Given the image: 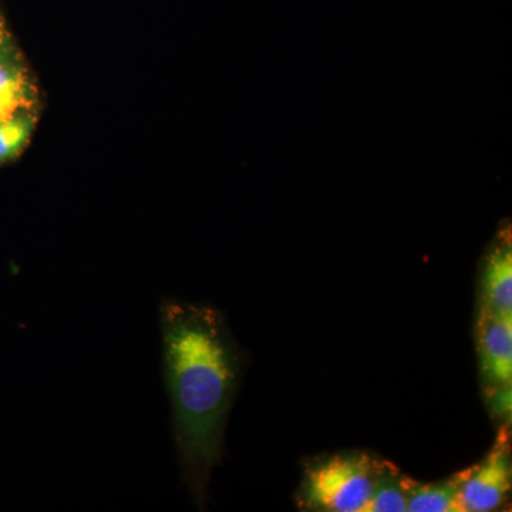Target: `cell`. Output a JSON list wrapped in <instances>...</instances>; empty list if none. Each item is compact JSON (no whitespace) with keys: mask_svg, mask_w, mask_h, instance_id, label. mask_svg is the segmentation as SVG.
I'll return each instance as SVG.
<instances>
[{"mask_svg":"<svg viewBox=\"0 0 512 512\" xmlns=\"http://www.w3.org/2000/svg\"><path fill=\"white\" fill-rule=\"evenodd\" d=\"M165 386L181 473L204 507L220 463L225 423L241 372V357L220 312L164 296L160 303Z\"/></svg>","mask_w":512,"mask_h":512,"instance_id":"1","label":"cell"},{"mask_svg":"<svg viewBox=\"0 0 512 512\" xmlns=\"http://www.w3.org/2000/svg\"><path fill=\"white\" fill-rule=\"evenodd\" d=\"M386 463L365 453L338 454L306 471L302 498L316 511L360 512Z\"/></svg>","mask_w":512,"mask_h":512,"instance_id":"2","label":"cell"},{"mask_svg":"<svg viewBox=\"0 0 512 512\" xmlns=\"http://www.w3.org/2000/svg\"><path fill=\"white\" fill-rule=\"evenodd\" d=\"M463 512H488L505 503L511 490L510 439L503 430L487 457L457 474Z\"/></svg>","mask_w":512,"mask_h":512,"instance_id":"3","label":"cell"},{"mask_svg":"<svg viewBox=\"0 0 512 512\" xmlns=\"http://www.w3.org/2000/svg\"><path fill=\"white\" fill-rule=\"evenodd\" d=\"M478 355L485 382L497 387L512 382V313L488 311L478 318Z\"/></svg>","mask_w":512,"mask_h":512,"instance_id":"4","label":"cell"},{"mask_svg":"<svg viewBox=\"0 0 512 512\" xmlns=\"http://www.w3.org/2000/svg\"><path fill=\"white\" fill-rule=\"evenodd\" d=\"M483 308L512 313V249L510 232L503 235L488 254L484 268Z\"/></svg>","mask_w":512,"mask_h":512,"instance_id":"5","label":"cell"},{"mask_svg":"<svg viewBox=\"0 0 512 512\" xmlns=\"http://www.w3.org/2000/svg\"><path fill=\"white\" fill-rule=\"evenodd\" d=\"M407 511L463 512L458 498L457 474L443 483H416L406 478Z\"/></svg>","mask_w":512,"mask_h":512,"instance_id":"6","label":"cell"},{"mask_svg":"<svg viewBox=\"0 0 512 512\" xmlns=\"http://www.w3.org/2000/svg\"><path fill=\"white\" fill-rule=\"evenodd\" d=\"M406 477H400L396 468L386 464L373 493L360 512H406Z\"/></svg>","mask_w":512,"mask_h":512,"instance_id":"7","label":"cell"},{"mask_svg":"<svg viewBox=\"0 0 512 512\" xmlns=\"http://www.w3.org/2000/svg\"><path fill=\"white\" fill-rule=\"evenodd\" d=\"M35 101L36 90L26 72L0 84V121L25 116L26 111L35 106Z\"/></svg>","mask_w":512,"mask_h":512,"instance_id":"8","label":"cell"},{"mask_svg":"<svg viewBox=\"0 0 512 512\" xmlns=\"http://www.w3.org/2000/svg\"><path fill=\"white\" fill-rule=\"evenodd\" d=\"M33 127L35 119L26 114L18 119L0 121V163L10 160L23 150Z\"/></svg>","mask_w":512,"mask_h":512,"instance_id":"9","label":"cell"},{"mask_svg":"<svg viewBox=\"0 0 512 512\" xmlns=\"http://www.w3.org/2000/svg\"><path fill=\"white\" fill-rule=\"evenodd\" d=\"M493 396L495 413L501 416H510L511 413V386L497 387Z\"/></svg>","mask_w":512,"mask_h":512,"instance_id":"10","label":"cell"},{"mask_svg":"<svg viewBox=\"0 0 512 512\" xmlns=\"http://www.w3.org/2000/svg\"><path fill=\"white\" fill-rule=\"evenodd\" d=\"M10 55H12V52H10L8 30H6L5 23H3L2 18H0V59Z\"/></svg>","mask_w":512,"mask_h":512,"instance_id":"11","label":"cell"}]
</instances>
